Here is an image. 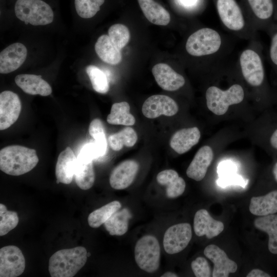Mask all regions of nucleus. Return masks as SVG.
<instances>
[{
  "label": "nucleus",
  "mask_w": 277,
  "mask_h": 277,
  "mask_svg": "<svg viewBox=\"0 0 277 277\" xmlns=\"http://www.w3.org/2000/svg\"><path fill=\"white\" fill-rule=\"evenodd\" d=\"M130 105L126 102L115 103L112 105L110 113L107 117V122L112 125L132 126L135 120L130 113Z\"/></svg>",
  "instance_id": "c85d7f7f"
},
{
  "label": "nucleus",
  "mask_w": 277,
  "mask_h": 277,
  "mask_svg": "<svg viewBox=\"0 0 277 277\" xmlns=\"http://www.w3.org/2000/svg\"><path fill=\"white\" fill-rule=\"evenodd\" d=\"M74 175L76 184L80 189L88 190L91 188L95 181L93 160L78 154Z\"/></svg>",
  "instance_id": "4be33fe9"
},
{
  "label": "nucleus",
  "mask_w": 277,
  "mask_h": 277,
  "mask_svg": "<svg viewBox=\"0 0 277 277\" xmlns=\"http://www.w3.org/2000/svg\"><path fill=\"white\" fill-rule=\"evenodd\" d=\"M134 257L138 266L149 273L156 271L160 265V246L154 236L146 235L136 243Z\"/></svg>",
  "instance_id": "39448f33"
},
{
  "label": "nucleus",
  "mask_w": 277,
  "mask_h": 277,
  "mask_svg": "<svg viewBox=\"0 0 277 277\" xmlns=\"http://www.w3.org/2000/svg\"><path fill=\"white\" fill-rule=\"evenodd\" d=\"M19 219L17 213L7 210L6 206L0 204V235L7 234L16 227Z\"/></svg>",
  "instance_id": "f704fd0d"
},
{
  "label": "nucleus",
  "mask_w": 277,
  "mask_h": 277,
  "mask_svg": "<svg viewBox=\"0 0 277 277\" xmlns=\"http://www.w3.org/2000/svg\"><path fill=\"white\" fill-rule=\"evenodd\" d=\"M137 140L136 132L130 127H125L120 132L110 135L108 137L109 145L114 151L121 150L124 146L132 147Z\"/></svg>",
  "instance_id": "7c9ffc66"
},
{
  "label": "nucleus",
  "mask_w": 277,
  "mask_h": 277,
  "mask_svg": "<svg viewBox=\"0 0 277 277\" xmlns=\"http://www.w3.org/2000/svg\"><path fill=\"white\" fill-rule=\"evenodd\" d=\"M221 44L219 33L212 29L205 28L195 31L188 37L186 49L191 55L201 56L216 52Z\"/></svg>",
  "instance_id": "423d86ee"
},
{
  "label": "nucleus",
  "mask_w": 277,
  "mask_h": 277,
  "mask_svg": "<svg viewBox=\"0 0 277 277\" xmlns=\"http://www.w3.org/2000/svg\"><path fill=\"white\" fill-rule=\"evenodd\" d=\"M247 277H270V275L267 273L263 271V270L254 269L250 271L247 275Z\"/></svg>",
  "instance_id": "79ce46f5"
},
{
  "label": "nucleus",
  "mask_w": 277,
  "mask_h": 277,
  "mask_svg": "<svg viewBox=\"0 0 277 277\" xmlns=\"http://www.w3.org/2000/svg\"><path fill=\"white\" fill-rule=\"evenodd\" d=\"M108 35L113 44L120 50L128 44L130 38L128 28L121 24L112 25L108 30Z\"/></svg>",
  "instance_id": "72a5a7b5"
},
{
  "label": "nucleus",
  "mask_w": 277,
  "mask_h": 277,
  "mask_svg": "<svg viewBox=\"0 0 277 277\" xmlns=\"http://www.w3.org/2000/svg\"><path fill=\"white\" fill-rule=\"evenodd\" d=\"M205 255L213 264V277H228L231 273H234L238 269L236 263L230 260L225 252L213 244L206 247Z\"/></svg>",
  "instance_id": "f8f14e48"
},
{
  "label": "nucleus",
  "mask_w": 277,
  "mask_h": 277,
  "mask_svg": "<svg viewBox=\"0 0 277 277\" xmlns=\"http://www.w3.org/2000/svg\"><path fill=\"white\" fill-rule=\"evenodd\" d=\"M249 211L253 215L265 216L277 212V190L250 200Z\"/></svg>",
  "instance_id": "a878e982"
},
{
  "label": "nucleus",
  "mask_w": 277,
  "mask_h": 277,
  "mask_svg": "<svg viewBox=\"0 0 277 277\" xmlns=\"http://www.w3.org/2000/svg\"><path fill=\"white\" fill-rule=\"evenodd\" d=\"M176 103L170 97L161 94L153 95L144 102L142 111L149 118H156L162 115L171 116L178 112Z\"/></svg>",
  "instance_id": "1a4fd4ad"
},
{
  "label": "nucleus",
  "mask_w": 277,
  "mask_h": 277,
  "mask_svg": "<svg viewBox=\"0 0 277 277\" xmlns=\"http://www.w3.org/2000/svg\"><path fill=\"white\" fill-rule=\"evenodd\" d=\"M86 71L95 91L105 94L109 91V85L107 77L102 70L94 65H90L86 67Z\"/></svg>",
  "instance_id": "2f4dec72"
},
{
  "label": "nucleus",
  "mask_w": 277,
  "mask_h": 277,
  "mask_svg": "<svg viewBox=\"0 0 277 277\" xmlns=\"http://www.w3.org/2000/svg\"><path fill=\"white\" fill-rule=\"evenodd\" d=\"M95 50L98 57L107 64L116 65L122 61L121 50L113 44L108 35L104 34L98 38Z\"/></svg>",
  "instance_id": "393cba45"
},
{
  "label": "nucleus",
  "mask_w": 277,
  "mask_h": 277,
  "mask_svg": "<svg viewBox=\"0 0 277 277\" xmlns=\"http://www.w3.org/2000/svg\"><path fill=\"white\" fill-rule=\"evenodd\" d=\"M200 137V130L196 127L183 128L177 131L172 136L170 146L176 153L183 154L197 144Z\"/></svg>",
  "instance_id": "412c9836"
},
{
  "label": "nucleus",
  "mask_w": 277,
  "mask_h": 277,
  "mask_svg": "<svg viewBox=\"0 0 277 277\" xmlns=\"http://www.w3.org/2000/svg\"><path fill=\"white\" fill-rule=\"evenodd\" d=\"M217 8L222 22L228 28L239 30L243 28L242 13L234 0H217Z\"/></svg>",
  "instance_id": "f3484780"
},
{
  "label": "nucleus",
  "mask_w": 277,
  "mask_h": 277,
  "mask_svg": "<svg viewBox=\"0 0 277 277\" xmlns=\"http://www.w3.org/2000/svg\"><path fill=\"white\" fill-rule=\"evenodd\" d=\"M14 12L19 20L33 26L49 24L54 18L52 8L42 0H17Z\"/></svg>",
  "instance_id": "7ed1b4c3"
},
{
  "label": "nucleus",
  "mask_w": 277,
  "mask_h": 277,
  "mask_svg": "<svg viewBox=\"0 0 277 277\" xmlns=\"http://www.w3.org/2000/svg\"><path fill=\"white\" fill-rule=\"evenodd\" d=\"M270 54L272 61L277 65V33L273 36L272 39Z\"/></svg>",
  "instance_id": "a19ab883"
},
{
  "label": "nucleus",
  "mask_w": 277,
  "mask_h": 277,
  "mask_svg": "<svg viewBox=\"0 0 277 277\" xmlns=\"http://www.w3.org/2000/svg\"><path fill=\"white\" fill-rule=\"evenodd\" d=\"M76 157L70 147H67L59 154L55 167L57 183L69 184L74 175Z\"/></svg>",
  "instance_id": "6ab92c4d"
},
{
  "label": "nucleus",
  "mask_w": 277,
  "mask_h": 277,
  "mask_svg": "<svg viewBox=\"0 0 277 277\" xmlns=\"http://www.w3.org/2000/svg\"><path fill=\"white\" fill-rule=\"evenodd\" d=\"M25 266L24 256L18 247L9 245L1 248V277L18 276L23 273Z\"/></svg>",
  "instance_id": "0eeeda50"
},
{
  "label": "nucleus",
  "mask_w": 277,
  "mask_h": 277,
  "mask_svg": "<svg viewBox=\"0 0 277 277\" xmlns=\"http://www.w3.org/2000/svg\"><path fill=\"white\" fill-rule=\"evenodd\" d=\"M235 164L230 161H224L217 166V172L219 176L235 173L236 171Z\"/></svg>",
  "instance_id": "ea45409f"
},
{
  "label": "nucleus",
  "mask_w": 277,
  "mask_h": 277,
  "mask_svg": "<svg viewBox=\"0 0 277 277\" xmlns=\"http://www.w3.org/2000/svg\"><path fill=\"white\" fill-rule=\"evenodd\" d=\"M248 1L253 12L259 18L265 19L272 15L273 10L272 0H248Z\"/></svg>",
  "instance_id": "c9c22d12"
},
{
  "label": "nucleus",
  "mask_w": 277,
  "mask_h": 277,
  "mask_svg": "<svg viewBox=\"0 0 277 277\" xmlns=\"http://www.w3.org/2000/svg\"><path fill=\"white\" fill-rule=\"evenodd\" d=\"M39 159L36 150L20 145H11L0 151V169L5 173L18 176L32 170Z\"/></svg>",
  "instance_id": "f257e3e1"
},
{
  "label": "nucleus",
  "mask_w": 277,
  "mask_h": 277,
  "mask_svg": "<svg viewBox=\"0 0 277 277\" xmlns=\"http://www.w3.org/2000/svg\"><path fill=\"white\" fill-rule=\"evenodd\" d=\"M253 224L268 235V249L271 253L277 254V214L261 216L255 219Z\"/></svg>",
  "instance_id": "bb28decb"
},
{
  "label": "nucleus",
  "mask_w": 277,
  "mask_h": 277,
  "mask_svg": "<svg viewBox=\"0 0 277 277\" xmlns=\"http://www.w3.org/2000/svg\"><path fill=\"white\" fill-rule=\"evenodd\" d=\"M27 49L22 43H13L1 52L0 73L6 74L19 68L25 61Z\"/></svg>",
  "instance_id": "ddd939ff"
},
{
  "label": "nucleus",
  "mask_w": 277,
  "mask_h": 277,
  "mask_svg": "<svg viewBox=\"0 0 277 277\" xmlns=\"http://www.w3.org/2000/svg\"><path fill=\"white\" fill-rule=\"evenodd\" d=\"M138 170V164L134 160H126L115 167L110 176L111 187L117 190L124 189L134 181Z\"/></svg>",
  "instance_id": "2eb2a0df"
},
{
  "label": "nucleus",
  "mask_w": 277,
  "mask_h": 277,
  "mask_svg": "<svg viewBox=\"0 0 277 277\" xmlns=\"http://www.w3.org/2000/svg\"><path fill=\"white\" fill-rule=\"evenodd\" d=\"M272 174L275 181L277 182V162L274 164L272 169Z\"/></svg>",
  "instance_id": "a18cd8bd"
},
{
  "label": "nucleus",
  "mask_w": 277,
  "mask_h": 277,
  "mask_svg": "<svg viewBox=\"0 0 277 277\" xmlns=\"http://www.w3.org/2000/svg\"><path fill=\"white\" fill-rule=\"evenodd\" d=\"M16 84L25 93L31 95L48 96L52 93L50 85L41 75L22 74L15 78Z\"/></svg>",
  "instance_id": "aec40b11"
},
{
  "label": "nucleus",
  "mask_w": 277,
  "mask_h": 277,
  "mask_svg": "<svg viewBox=\"0 0 277 277\" xmlns=\"http://www.w3.org/2000/svg\"><path fill=\"white\" fill-rule=\"evenodd\" d=\"M191 269L196 277H209L211 270L208 262L203 257H198L191 264Z\"/></svg>",
  "instance_id": "58836bf2"
},
{
  "label": "nucleus",
  "mask_w": 277,
  "mask_h": 277,
  "mask_svg": "<svg viewBox=\"0 0 277 277\" xmlns=\"http://www.w3.org/2000/svg\"><path fill=\"white\" fill-rule=\"evenodd\" d=\"M86 249L77 246L55 252L50 258L48 270L52 277H72L85 265Z\"/></svg>",
  "instance_id": "f03ea898"
},
{
  "label": "nucleus",
  "mask_w": 277,
  "mask_h": 277,
  "mask_svg": "<svg viewBox=\"0 0 277 277\" xmlns=\"http://www.w3.org/2000/svg\"><path fill=\"white\" fill-rule=\"evenodd\" d=\"M156 180L160 185L167 186L166 195L169 198L178 197L185 191L184 180L174 170L167 169L160 172L156 176Z\"/></svg>",
  "instance_id": "5701e85b"
},
{
  "label": "nucleus",
  "mask_w": 277,
  "mask_h": 277,
  "mask_svg": "<svg viewBox=\"0 0 277 277\" xmlns=\"http://www.w3.org/2000/svg\"><path fill=\"white\" fill-rule=\"evenodd\" d=\"M131 217V214L128 209L118 210L104 223V227L111 235H122L128 230L129 220Z\"/></svg>",
  "instance_id": "cd10ccee"
},
{
  "label": "nucleus",
  "mask_w": 277,
  "mask_h": 277,
  "mask_svg": "<svg viewBox=\"0 0 277 277\" xmlns=\"http://www.w3.org/2000/svg\"><path fill=\"white\" fill-rule=\"evenodd\" d=\"M248 180H245L241 175L235 173L220 176L216 183L221 187L225 188L230 185H238L245 188Z\"/></svg>",
  "instance_id": "4c0bfd02"
},
{
  "label": "nucleus",
  "mask_w": 277,
  "mask_h": 277,
  "mask_svg": "<svg viewBox=\"0 0 277 277\" xmlns=\"http://www.w3.org/2000/svg\"><path fill=\"white\" fill-rule=\"evenodd\" d=\"M244 97L243 88L238 84L232 85L228 90L223 91L211 86L206 92L207 106L208 109L217 115L224 114L229 106L242 102Z\"/></svg>",
  "instance_id": "20e7f679"
},
{
  "label": "nucleus",
  "mask_w": 277,
  "mask_h": 277,
  "mask_svg": "<svg viewBox=\"0 0 277 277\" xmlns=\"http://www.w3.org/2000/svg\"><path fill=\"white\" fill-rule=\"evenodd\" d=\"M191 238L192 229L189 223L174 225L168 228L164 234V249L168 254L179 253L187 246Z\"/></svg>",
  "instance_id": "6e6552de"
},
{
  "label": "nucleus",
  "mask_w": 277,
  "mask_h": 277,
  "mask_svg": "<svg viewBox=\"0 0 277 277\" xmlns=\"http://www.w3.org/2000/svg\"><path fill=\"white\" fill-rule=\"evenodd\" d=\"M89 133L95 142L107 145L104 127L100 119L96 118L91 121L89 127Z\"/></svg>",
  "instance_id": "e433bc0d"
},
{
  "label": "nucleus",
  "mask_w": 277,
  "mask_h": 277,
  "mask_svg": "<svg viewBox=\"0 0 277 277\" xmlns=\"http://www.w3.org/2000/svg\"><path fill=\"white\" fill-rule=\"evenodd\" d=\"M22 109L18 96L11 91L0 94V130L10 127L18 119Z\"/></svg>",
  "instance_id": "9d476101"
},
{
  "label": "nucleus",
  "mask_w": 277,
  "mask_h": 277,
  "mask_svg": "<svg viewBox=\"0 0 277 277\" xmlns=\"http://www.w3.org/2000/svg\"><path fill=\"white\" fill-rule=\"evenodd\" d=\"M121 207L120 202L118 201H114L95 210L90 213L88 217L89 225L94 228L99 227Z\"/></svg>",
  "instance_id": "c756f323"
},
{
  "label": "nucleus",
  "mask_w": 277,
  "mask_h": 277,
  "mask_svg": "<svg viewBox=\"0 0 277 277\" xmlns=\"http://www.w3.org/2000/svg\"><path fill=\"white\" fill-rule=\"evenodd\" d=\"M213 158L212 148L209 146L200 148L186 170L187 176L196 181L202 180Z\"/></svg>",
  "instance_id": "a211bd4d"
},
{
  "label": "nucleus",
  "mask_w": 277,
  "mask_h": 277,
  "mask_svg": "<svg viewBox=\"0 0 277 277\" xmlns=\"http://www.w3.org/2000/svg\"><path fill=\"white\" fill-rule=\"evenodd\" d=\"M270 144L272 148L277 150V129L273 131L270 137Z\"/></svg>",
  "instance_id": "37998d69"
},
{
  "label": "nucleus",
  "mask_w": 277,
  "mask_h": 277,
  "mask_svg": "<svg viewBox=\"0 0 277 277\" xmlns=\"http://www.w3.org/2000/svg\"><path fill=\"white\" fill-rule=\"evenodd\" d=\"M146 18L151 23L160 26L167 25L170 21L168 11L154 0H137Z\"/></svg>",
  "instance_id": "b1692460"
},
{
  "label": "nucleus",
  "mask_w": 277,
  "mask_h": 277,
  "mask_svg": "<svg viewBox=\"0 0 277 277\" xmlns=\"http://www.w3.org/2000/svg\"><path fill=\"white\" fill-rule=\"evenodd\" d=\"M152 72L158 85L165 90L175 91L185 84L184 77L167 64L155 65L152 69Z\"/></svg>",
  "instance_id": "4468645a"
},
{
  "label": "nucleus",
  "mask_w": 277,
  "mask_h": 277,
  "mask_svg": "<svg viewBox=\"0 0 277 277\" xmlns=\"http://www.w3.org/2000/svg\"><path fill=\"white\" fill-rule=\"evenodd\" d=\"M196 1L197 0H180L181 4L186 7H191L196 3Z\"/></svg>",
  "instance_id": "c03bdc74"
},
{
  "label": "nucleus",
  "mask_w": 277,
  "mask_h": 277,
  "mask_svg": "<svg viewBox=\"0 0 277 277\" xmlns=\"http://www.w3.org/2000/svg\"><path fill=\"white\" fill-rule=\"evenodd\" d=\"M242 74L245 80L253 86L263 83L264 72L261 59L254 51L250 49L243 52L240 57Z\"/></svg>",
  "instance_id": "9b49d317"
},
{
  "label": "nucleus",
  "mask_w": 277,
  "mask_h": 277,
  "mask_svg": "<svg viewBox=\"0 0 277 277\" xmlns=\"http://www.w3.org/2000/svg\"><path fill=\"white\" fill-rule=\"evenodd\" d=\"M177 275L172 272H166L161 275V277H176Z\"/></svg>",
  "instance_id": "49530a36"
},
{
  "label": "nucleus",
  "mask_w": 277,
  "mask_h": 277,
  "mask_svg": "<svg viewBox=\"0 0 277 277\" xmlns=\"http://www.w3.org/2000/svg\"><path fill=\"white\" fill-rule=\"evenodd\" d=\"M104 2L105 0H74V5L80 17L90 18L97 13Z\"/></svg>",
  "instance_id": "473e14b6"
},
{
  "label": "nucleus",
  "mask_w": 277,
  "mask_h": 277,
  "mask_svg": "<svg viewBox=\"0 0 277 277\" xmlns=\"http://www.w3.org/2000/svg\"><path fill=\"white\" fill-rule=\"evenodd\" d=\"M193 228L198 236L206 235L212 239L219 235L224 229V224L213 219L208 211L201 209L196 211L193 220Z\"/></svg>",
  "instance_id": "dca6fc26"
}]
</instances>
